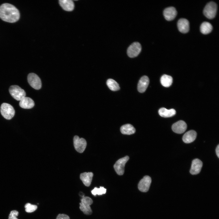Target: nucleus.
<instances>
[{
  "label": "nucleus",
  "mask_w": 219,
  "mask_h": 219,
  "mask_svg": "<svg viewBox=\"0 0 219 219\" xmlns=\"http://www.w3.org/2000/svg\"><path fill=\"white\" fill-rule=\"evenodd\" d=\"M19 18V12L14 5L4 3L0 6V18L3 21L13 23L18 21Z\"/></svg>",
  "instance_id": "obj_1"
},
{
  "label": "nucleus",
  "mask_w": 219,
  "mask_h": 219,
  "mask_svg": "<svg viewBox=\"0 0 219 219\" xmlns=\"http://www.w3.org/2000/svg\"><path fill=\"white\" fill-rule=\"evenodd\" d=\"M79 203L80 210L85 214L89 215L92 213L90 205L93 203L92 199L88 196H83Z\"/></svg>",
  "instance_id": "obj_2"
},
{
  "label": "nucleus",
  "mask_w": 219,
  "mask_h": 219,
  "mask_svg": "<svg viewBox=\"0 0 219 219\" xmlns=\"http://www.w3.org/2000/svg\"><path fill=\"white\" fill-rule=\"evenodd\" d=\"M0 112L2 116L7 120L11 119L15 113V110L13 106L6 103H3L2 104Z\"/></svg>",
  "instance_id": "obj_3"
},
{
  "label": "nucleus",
  "mask_w": 219,
  "mask_h": 219,
  "mask_svg": "<svg viewBox=\"0 0 219 219\" xmlns=\"http://www.w3.org/2000/svg\"><path fill=\"white\" fill-rule=\"evenodd\" d=\"M9 91L12 97L18 101H20L26 96L25 91L17 85L11 86L9 88Z\"/></svg>",
  "instance_id": "obj_4"
},
{
  "label": "nucleus",
  "mask_w": 219,
  "mask_h": 219,
  "mask_svg": "<svg viewBox=\"0 0 219 219\" xmlns=\"http://www.w3.org/2000/svg\"><path fill=\"white\" fill-rule=\"evenodd\" d=\"M217 9L216 4L214 2H210L205 7L203 10L204 15L209 19H212L215 16Z\"/></svg>",
  "instance_id": "obj_5"
},
{
  "label": "nucleus",
  "mask_w": 219,
  "mask_h": 219,
  "mask_svg": "<svg viewBox=\"0 0 219 219\" xmlns=\"http://www.w3.org/2000/svg\"><path fill=\"white\" fill-rule=\"evenodd\" d=\"M141 50V46L138 42H134L132 43L128 48L127 53L128 56L130 58L137 57Z\"/></svg>",
  "instance_id": "obj_6"
},
{
  "label": "nucleus",
  "mask_w": 219,
  "mask_h": 219,
  "mask_svg": "<svg viewBox=\"0 0 219 219\" xmlns=\"http://www.w3.org/2000/svg\"><path fill=\"white\" fill-rule=\"evenodd\" d=\"M28 82L30 85L35 89L38 90L41 87V82L39 76L36 74L32 73L27 76Z\"/></svg>",
  "instance_id": "obj_7"
},
{
  "label": "nucleus",
  "mask_w": 219,
  "mask_h": 219,
  "mask_svg": "<svg viewBox=\"0 0 219 219\" xmlns=\"http://www.w3.org/2000/svg\"><path fill=\"white\" fill-rule=\"evenodd\" d=\"M129 158V157L126 156L119 159L116 162L114 165V168L115 171L118 175H122L123 174L125 164Z\"/></svg>",
  "instance_id": "obj_8"
},
{
  "label": "nucleus",
  "mask_w": 219,
  "mask_h": 219,
  "mask_svg": "<svg viewBox=\"0 0 219 219\" xmlns=\"http://www.w3.org/2000/svg\"><path fill=\"white\" fill-rule=\"evenodd\" d=\"M74 145L75 149L78 152L82 153L86 147L87 142L84 138H80L78 136H75L73 138Z\"/></svg>",
  "instance_id": "obj_9"
},
{
  "label": "nucleus",
  "mask_w": 219,
  "mask_h": 219,
  "mask_svg": "<svg viewBox=\"0 0 219 219\" xmlns=\"http://www.w3.org/2000/svg\"><path fill=\"white\" fill-rule=\"evenodd\" d=\"M151 182V178L149 176H145L140 180L138 184L139 189L142 192H147L149 188Z\"/></svg>",
  "instance_id": "obj_10"
},
{
  "label": "nucleus",
  "mask_w": 219,
  "mask_h": 219,
  "mask_svg": "<svg viewBox=\"0 0 219 219\" xmlns=\"http://www.w3.org/2000/svg\"><path fill=\"white\" fill-rule=\"evenodd\" d=\"M187 124L184 121L180 120L174 123L172 126V130L175 133L181 134L187 129Z\"/></svg>",
  "instance_id": "obj_11"
},
{
  "label": "nucleus",
  "mask_w": 219,
  "mask_h": 219,
  "mask_svg": "<svg viewBox=\"0 0 219 219\" xmlns=\"http://www.w3.org/2000/svg\"><path fill=\"white\" fill-rule=\"evenodd\" d=\"M203 166L202 162L198 158L193 160L192 162L190 172L192 175L199 173Z\"/></svg>",
  "instance_id": "obj_12"
},
{
  "label": "nucleus",
  "mask_w": 219,
  "mask_h": 219,
  "mask_svg": "<svg viewBox=\"0 0 219 219\" xmlns=\"http://www.w3.org/2000/svg\"><path fill=\"white\" fill-rule=\"evenodd\" d=\"M177 14V11L173 7H168L164 9L163 15L165 19L167 21H170L174 19Z\"/></svg>",
  "instance_id": "obj_13"
},
{
  "label": "nucleus",
  "mask_w": 219,
  "mask_h": 219,
  "mask_svg": "<svg viewBox=\"0 0 219 219\" xmlns=\"http://www.w3.org/2000/svg\"><path fill=\"white\" fill-rule=\"evenodd\" d=\"M177 27L180 32L186 33L189 31V22L186 19H180L177 22Z\"/></svg>",
  "instance_id": "obj_14"
},
{
  "label": "nucleus",
  "mask_w": 219,
  "mask_h": 219,
  "mask_svg": "<svg viewBox=\"0 0 219 219\" xmlns=\"http://www.w3.org/2000/svg\"><path fill=\"white\" fill-rule=\"evenodd\" d=\"M149 82L148 77L146 76H142L140 79L137 85V89L141 93L144 92L147 89Z\"/></svg>",
  "instance_id": "obj_15"
},
{
  "label": "nucleus",
  "mask_w": 219,
  "mask_h": 219,
  "mask_svg": "<svg viewBox=\"0 0 219 219\" xmlns=\"http://www.w3.org/2000/svg\"><path fill=\"white\" fill-rule=\"evenodd\" d=\"M19 105L23 108L30 109L34 106V103L31 98L25 97L20 101Z\"/></svg>",
  "instance_id": "obj_16"
},
{
  "label": "nucleus",
  "mask_w": 219,
  "mask_h": 219,
  "mask_svg": "<svg viewBox=\"0 0 219 219\" xmlns=\"http://www.w3.org/2000/svg\"><path fill=\"white\" fill-rule=\"evenodd\" d=\"M197 136L196 132L194 130H190L186 132L183 135L182 140L186 143H189L193 141Z\"/></svg>",
  "instance_id": "obj_17"
},
{
  "label": "nucleus",
  "mask_w": 219,
  "mask_h": 219,
  "mask_svg": "<svg viewBox=\"0 0 219 219\" xmlns=\"http://www.w3.org/2000/svg\"><path fill=\"white\" fill-rule=\"evenodd\" d=\"M93 173L92 172H85L81 174L80 179L86 186H89L91 183Z\"/></svg>",
  "instance_id": "obj_18"
},
{
  "label": "nucleus",
  "mask_w": 219,
  "mask_h": 219,
  "mask_svg": "<svg viewBox=\"0 0 219 219\" xmlns=\"http://www.w3.org/2000/svg\"><path fill=\"white\" fill-rule=\"evenodd\" d=\"M59 3L60 6L65 10L71 11L74 8V4L72 0H60Z\"/></svg>",
  "instance_id": "obj_19"
},
{
  "label": "nucleus",
  "mask_w": 219,
  "mask_h": 219,
  "mask_svg": "<svg viewBox=\"0 0 219 219\" xmlns=\"http://www.w3.org/2000/svg\"><path fill=\"white\" fill-rule=\"evenodd\" d=\"M158 113L162 117H169L175 115L176 111L173 109H168L165 108H162L158 110Z\"/></svg>",
  "instance_id": "obj_20"
},
{
  "label": "nucleus",
  "mask_w": 219,
  "mask_h": 219,
  "mask_svg": "<svg viewBox=\"0 0 219 219\" xmlns=\"http://www.w3.org/2000/svg\"><path fill=\"white\" fill-rule=\"evenodd\" d=\"M121 133L124 134L130 135L135 132V129L131 124H127L122 126L120 129Z\"/></svg>",
  "instance_id": "obj_21"
},
{
  "label": "nucleus",
  "mask_w": 219,
  "mask_h": 219,
  "mask_svg": "<svg viewBox=\"0 0 219 219\" xmlns=\"http://www.w3.org/2000/svg\"><path fill=\"white\" fill-rule=\"evenodd\" d=\"M173 81L172 77L169 75H164L161 77L160 82L164 87H168L172 85Z\"/></svg>",
  "instance_id": "obj_22"
},
{
  "label": "nucleus",
  "mask_w": 219,
  "mask_h": 219,
  "mask_svg": "<svg viewBox=\"0 0 219 219\" xmlns=\"http://www.w3.org/2000/svg\"><path fill=\"white\" fill-rule=\"evenodd\" d=\"M212 28V26L210 23L204 22H203L200 26V30L203 34H207L211 32Z\"/></svg>",
  "instance_id": "obj_23"
},
{
  "label": "nucleus",
  "mask_w": 219,
  "mask_h": 219,
  "mask_svg": "<svg viewBox=\"0 0 219 219\" xmlns=\"http://www.w3.org/2000/svg\"><path fill=\"white\" fill-rule=\"evenodd\" d=\"M106 84L109 88L112 91H116L120 89L119 84L113 79H108L106 82Z\"/></svg>",
  "instance_id": "obj_24"
},
{
  "label": "nucleus",
  "mask_w": 219,
  "mask_h": 219,
  "mask_svg": "<svg viewBox=\"0 0 219 219\" xmlns=\"http://www.w3.org/2000/svg\"><path fill=\"white\" fill-rule=\"evenodd\" d=\"M106 192V189L102 186H100L99 188L95 187L94 189L91 191L92 194L95 196L97 194L101 195L103 194H105Z\"/></svg>",
  "instance_id": "obj_25"
},
{
  "label": "nucleus",
  "mask_w": 219,
  "mask_h": 219,
  "mask_svg": "<svg viewBox=\"0 0 219 219\" xmlns=\"http://www.w3.org/2000/svg\"><path fill=\"white\" fill-rule=\"evenodd\" d=\"M26 211L28 213H31L36 210L37 209V206L36 205L31 204L28 203L25 206Z\"/></svg>",
  "instance_id": "obj_26"
},
{
  "label": "nucleus",
  "mask_w": 219,
  "mask_h": 219,
  "mask_svg": "<svg viewBox=\"0 0 219 219\" xmlns=\"http://www.w3.org/2000/svg\"><path fill=\"white\" fill-rule=\"evenodd\" d=\"M19 212L16 210L12 211L9 215L8 219H18L17 217L18 216Z\"/></svg>",
  "instance_id": "obj_27"
},
{
  "label": "nucleus",
  "mask_w": 219,
  "mask_h": 219,
  "mask_svg": "<svg viewBox=\"0 0 219 219\" xmlns=\"http://www.w3.org/2000/svg\"><path fill=\"white\" fill-rule=\"evenodd\" d=\"M56 219H70L69 217L64 214H59L57 216Z\"/></svg>",
  "instance_id": "obj_28"
},
{
  "label": "nucleus",
  "mask_w": 219,
  "mask_h": 219,
  "mask_svg": "<svg viewBox=\"0 0 219 219\" xmlns=\"http://www.w3.org/2000/svg\"><path fill=\"white\" fill-rule=\"evenodd\" d=\"M216 154L218 157L219 158V145L218 144L217 146V147L216 148Z\"/></svg>",
  "instance_id": "obj_29"
}]
</instances>
